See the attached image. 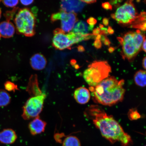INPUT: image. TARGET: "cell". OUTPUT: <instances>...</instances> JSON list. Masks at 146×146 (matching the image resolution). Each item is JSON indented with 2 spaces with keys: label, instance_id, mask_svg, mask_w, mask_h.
Segmentation results:
<instances>
[{
  "label": "cell",
  "instance_id": "obj_7",
  "mask_svg": "<svg viewBox=\"0 0 146 146\" xmlns=\"http://www.w3.org/2000/svg\"><path fill=\"white\" fill-rule=\"evenodd\" d=\"M46 98L44 93L40 95L33 96L27 100L23 107L22 117L24 119L29 120L39 116L43 107Z\"/></svg>",
  "mask_w": 146,
  "mask_h": 146
},
{
  "label": "cell",
  "instance_id": "obj_18",
  "mask_svg": "<svg viewBox=\"0 0 146 146\" xmlns=\"http://www.w3.org/2000/svg\"><path fill=\"white\" fill-rule=\"evenodd\" d=\"M89 27L87 24L82 21L77 22L73 29V32L85 35L88 34L90 31Z\"/></svg>",
  "mask_w": 146,
  "mask_h": 146
},
{
  "label": "cell",
  "instance_id": "obj_12",
  "mask_svg": "<svg viewBox=\"0 0 146 146\" xmlns=\"http://www.w3.org/2000/svg\"><path fill=\"white\" fill-rule=\"evenodd\" d=\"M74 96L78 103L82 105L88 103L90 100V91L86 88L80 87L75 90Z\"/></svg>",
  "mask_w": 146,
  "mask_h": 146
},
{
  "label": "cell",
  "instance_id": "obj_20",
  "mask_svg": "<svg viewBox=\"0 0 146 146\" xmlns=\"http://www.w3.org/2000/svg\"><path fill=\"white\" fill-rule=\"evenodd\" d=\"M11 97L6 90L0 89V107L6 106L10 103Z\"/></svg>",
  "mask_w": 146,
  "mask_h": 146
},
{
  "label": "cell",
  "instance_id": "obj_19",
  "mask_svg": "<svg viewBox=\"0 0 146 146\" xmlns=\"http://www.w3.org/2000/svg\"><path fill=\"white\" fill-rule=\"evenodd\" d=\"M135 83L138 86L144 87L146 86V75L145 71L140 70L137 72L134 76Z\"/></svg>",
  "mask_w": 146,
  "mask_h": 146
},
{
  "label": "cell",
  "instance_id": "obj_5",
  "mask_svg": "<svg viewBox=\"0 0 146 146\" xmlns=\"http://www.w3.org/2000/svg\"><path fill=\"white\" fill-rule=\"evenodd\" d=\"M14 22L18 34L28 37L35 35L36 18L30 9H19L15 18Z\"/></svg>",
  "mask_w": 146,
  "mask_h": 146
},
{
  "label": "cell",
  "instance_id": "obj_36",
  "mask_svg": "<svg viewBox=\"0 0 146 146\" xmlns=\"http://www.w3.org/2000/svg\"><path fill=\"white\" fill-rule=\"evenodd\" d=\"M122 1H110V4H111L113 5L117 4L119 3H120Z\"/></svg>",
  "mask_w": 146,
  "mask_h": 146
},
{
  "label": "cell",
  "instance_id": "obj_2",
  "mask_svg": "<svg viewBox=\"0 0 146 146\" xmlns=\"http://www.w3.org/2000/svg\"><path fill=\"white\" fill-rule=\"evenodd\" d=\"M123 79L118 80L114 76L106 78L95 87H89L95 103L111 106L123 100L125 93Z\"/></svg>",
  "mask_w": 146,
  "mask_h": 146
},
{
  "label": "cell",
  "instance_id": "obj_42",
  "mask_svg": "<svg viewBox=\"0 0 146 146\" xmlns=\"http://www.w3.org/2000/svg\"><path fill=\"white\" fill-rule=\"evenodd\" d=\"M1 35H0V38H1Z\"/></svg>",
  "mask_w": 146,
  "mask_h": 146
},
{
  "label": "cell",
  "instance_id": "obj_24",
  "mask_svg": "<svg viewBox=\"0 0 146 146\" xmlns=\"http://www.w3.org/2000/svg\"><path fill=\"white\" fill-rule=\"evenodd\" d=\"M3 2L5 6L9 7H14L17 5L18 1H3Z\"/></svg>",
  "mask_w": 146,
  "mask_h": 146
},
{
  "label": "cell",
  "instance_id": "obj_29",
  "mask_svg": "<svg viewBox=\"0 0 146 146\" xmlns=\"http://www.w3.org/2000/svg\"><path fill=\"white\" fill-rule=\"evenodd\" d=\"M100 29L99 27H97V28L95 29L94 30H93L92 34L94 36H97L100 34Z\"/></svg>",
  "mask_w": 146,
  "mask_h": 146
},
{
  "label": "cell",
  "instance_id": "obj_23",
  "mask_svg": "<svg viewBox=\"0 0 146 146\" xmlns=\"http://www.w3.org/2000/svg\"><path fill=\"white\" fill-rule=\"evenodd\" d=\"M5 90L9 91L15 92L16 90H19L17 86L10 81H7L4 84Z\"/></svg>",
  "mask_w": 146,
  "mask_h": 146
},
{
  "label": "cell",
  "instance_id": "obj_15",
  "mask_svg": "<svg viewBox=\"0 0 146 146\" xmlns=\"http://www.w3.org/2000/svg\"><path fill=\"white\" fill-rule=\"evenodd\" d=\"M17 135L13 129H6L0 132V142L5 144L14 143L17 139Z\"/></svg>",
  "mask_w": 146,
  "mask_h": 146
},
{
  "label": "cell",
  "instance_id": "obj_30",
  "mask_svg": "<svg viewBox=\"0 0 146 146\" xmlns=\"http://www.w3.org/2000/svg\"><path fill=\"white\" fill-rule=\"evenodd\" d=\"M33 1H21V2L23 5H28L31 4Z\"/></svg>",
  "mask_w": 146,
  "mask_h": 146
},
{
  "label": "cell",
  "instance_id": "obj_43",
  "mask_svg": "<svg viewBox=\"0 0 146 146\" xmlns=\"http://www.w3.org/2000/svg\"></svg>",
  "mask_w": 146,
  "mask_h": 146
},
{
  "label": "cell",
  "instance_id": "obj_14",
  "mask_svg": "<svg viewBox=\"0 0 146 146\" xmlns=\"http://www.w3.org/2000/svg\"><path fill=\"white\" fill-rule=\"evenodd\" d=\"M30 63L31 66L34 70H41L45 68L47 61L43 55L38 53L34 54L31 58Z\"/></svg>",
  "mask_w": 146,
  "mask_h": 146
},
{
  "label": "cell",
  "instance_id": "obj_28",
  "mask_svg": "<svg viewBox=\"0 0 146 146\" xmlns=\"http://www.w3.org/2000/svg\"><path fill=\"white\" fill-rule=\"evenodd\" d=\"M95 47L97 49H100L102 46V44L100 40L96 39L94 43Z\"/></svg>",
  "mask_w": 146,
  "mask_h": 146
},
{
  "label": "cell",
  "instance_id": "obj_6",
  "mask_svg": "<svg viewBox=\"0 0 146 146\" xmlns=\"http://www.w3.org/2000/svg\"><path fill=\"white\" fill-rule=\"evenodd\" d=\"M111 17L119 24L131 25L138 18L139 14L132 1H127L119 7Z\"/></svg>",
  "mask_w": 146,
  "mask_h": 146
},
{
  "label": "cell",
  "instance_id": "obj_11",
  "mask_svg": "<svg viewBox=\"0 0 146 146\" xmlns=\"http://www.w3.org/2000/svg\"><path fill=\"white\" fill-rule=\"evenodd\" d=\"M46 125V122L38 116L29 123L28 127L31 134L36 135L44 132Z\"/></svg>",
  "mask_w": 146,
  "mask_h": 146
},
{
  "label": "cell",
  "instance_id": "obj_31",
  "mask_svg": "<svg viewBox=\"0 0 146 146\" xmlns=\"http://www.w3.org/2000/svg\"><path fill=\"white\" fill-rule=\"evenodd\" d=\"M103 42L104 43V44L107 46H110V45L111 42L110 41H109V39L108 38L107 36L105 38L104 40L103 41Z\"/></svg>",
  "mask_w": 146,
  "mask_h": 146
},
{
  "label": "cell",
  "instance_id": "obj_39",
  "mask_svg": "<svg viewBox=\"0 0 146 146\" xmlns=\"http://www.w3.org/2000/svg\"><path fill=\"white\" fill-rule=\"evenodd\" d=\"M115 50V49L114 47H110L108 49L109 52L110 53H112Z\"/></svg>",
  "mask_w": 146,
  "mask_h": 146
},
{
  "label": "cell",
  "instance_id": "obj_9",
  "mask_svg": "<svg viewBox=\"0 0 146 146\" xmlns=\"http://www.w3.org/2000/svg\"><path fill=\"white\" fill-rule=\"evenodd\" d=\"M54 36L52 41L53 46L57 50H63L70 49L74 44L69 37L61 29L57 28L53 32Z\"/></svg>",
  "mask_w": 146,
  "mask_h": 146
},
{
  "label": "cell",
  "instance_id": "obj_10",
  "mask_svg": "<svg viewBox=\"0 0 146 146\" xmlns=\"http://www.w3.org/2000/svg\"><path fill=\"white\" fill-rule=\"evenodd\" d=\"M85 4L81 1H62L60 3V10L67 13L78 12L83 10Z\"/></svg>",
  "mask_w": 146,
  "mask_h": 146
},
{
  "label": "cell",
  "instance_id": "obj_21",
  "mask_svg": "<svg viewBox=\"0 0 146 146\" xmlns=\"http://www.w3.org/2000/svg\"><path fill=\"white\" fill-rule=\"evenodd\" d=\"M63 146H81L80 140L75 136H68L64 140Z\"/></svg>",
  "mask_w": 146,
  "mask_h": 146
},
{
  "label": "cell",
  "instance_id": "obj_17",
  "mask_svg": "<svg viewBox=\"0 0 146 146\" xmlns=\"http://www.w3.org/2000/svg\"><path fill=\"white\" fill-rule=\"evenodd\" d=\"M146 25V13L143 12L139 14L138 18L129 27L145 31Z\"/></svg>",
  "mask_w": 146,
  "mask_h": 146
},
{
  "label": "cell",
  "instance_id": "obj_33",
  "mask_svg": "<svg viewBox=\"0 0 146 146\" xmlns=\"http://www.w3.org/2000/svg\"><path fill=\"white\" fill-rule=\"evenodd\" d=\"M107 32L109 34H112L114 33V31L113 30L112 27L109 26L108 29L107 30Z\"/></svg>",
  "mask_w": 146,
  "mask_h": 146
},
{
  "label": "cell",
  "instance_id": "obj_8",
  "mask_svg": "<svg viewBox=\"0 0 146 146\" xmlns=\"http://www.w3.org/2000/svg\"><path fill=\"white\" fill-rule=\"evenodd\" d=\"M60 20L61 29L64 32H70L78 21L77 14L74 13H67L60 10L59 12L52 14L51 21L52 22Z\"/></svg>",
  "mask_w": 146,
  "mask_h": 146
},
{
  "label": "cell",
  "instance_id": "obj_1",
  "mask_svg": "<svg viewBox=\"0 0 146 146\" xmlns=\"http://www.w3.org/2000/svg\"><path fill=\"white\" fill-rule=\"evenodd\" d=\"M84 114L86 117L92 120L103 137L111 143L119 142L122 146H131L132 145V140L130 135L124 131L113 116L108 114L100 106H89L86 109Z\"/></svg>",
  "mask_w": 146,
  "mask_h": 146
},
{
  "label": "cell",
  "instance_id": "obj_27",
  "mask_svg": "<svg viewBox=\"0 0 146 146\" xmlns=\"http://www.w3.org/2000/svg\"><path fill=\"white\" fill-rule=\"evenodd\" d=\"M87 22L90 25H94L96 23L97 21L94 18L91 17L87 20Z\"/></svg>",
  "mask_w": 146,
  "mask_h": 146
},
{
  "label": "cell",
  "instance_id": "obj_41",
  "mask_svg": "<svg viewBox=\"0 0 146 146\" xmlns=\"http://www.w3.org/2000/svg\"><path fill=\"white\" fill-rule=\"evenodd\" d=\"M1 9H0V18H1Z\"/></svg>",
  "mask_w": 146,
  "mask_h": 146
},
{
  "label": "cell",
  "instance_id": "obj_40",
  "mask_svg": "<svg viewBox=\"0 0 146 146\" xmlns=\"http://www.w3.org/2000/svg\"><path fill=\"white\" fill-rule=\"evenodd\" d=\"M103 27H104V26H103V25H101V24H100V25L99 28L100 29H102L103 28Z\"/></svg>",
  "mask_w": 146,
  "mask_h": 146
},
{
  "label": "cell",
  "instance_id": "obj_22",
  "mask_svg": "<svg viewBox=\"0 0 146 146\" xmlns=\"http://www.w3.org/2000/svg\"><path fill=\"white\" fill-rule=\"evenodd\" d=\"M127 115L129 119L131 120H136L141 117V115L136 109L129 110L128 113Z\"/></svg>",
  "mask_w": 146,
  "mask_h": 146
},
{
  "label": "cell",
  "instance_id": "obj_37",
  "mask_svg": "<svg viewBox=\"0 0 146 146\" xmlns=\"http://www.w3.org/2000/svg\"><path fill=\"white\" fill-rule=\"evenodd\" d=\"M82 2L84 3H96V1H94V0H89V1H81Z\"/></svg>",
  "mask_w": 146,
  "mask_h": 146
},
{
  "label": "cell",
  "instance_id": "obj_32",
  "mask_svg": "<svg viewBox=\"0 0 146 146\" xmlns=\"http://www.w3.org/2000/svg\"><path fill=\"white\" fill-rule=\"evenodd\" d=\"M103 21V24L105 25V26H107V25H108L109 21L108 18H104Z\"/></svg>",
  "mask_w": 146,
  "mask_h": 146
},
{
  "label": "cell",
  "instance_id": "obj_35",
  "mask_svg": "<svg viewBox=\"0 0 146 146\" xmlns=\"http://www.w3.org/2000/svg\"><path fill=\"white\" fill-rule=\"evenodd\" d=\"M78 52H83L85 51V48L82 46L80 45L78 47Z\"/></svg>",
  "mask_w": 146,
  "mask_h": 146
},
{
  "label": "cell",
  "instance_id": "obj_16",
  "mask_svg": "<svg viewBox=\"0 0 146 146\" xmlns=\"http://www.w3.org/2000/svg\"><path fill=\"white\" fill-rule=\"evenodd\" d=\"M15 28L13 24L7 21L0 23V35L4 38H10L13 36Z\"/></svg>",
  "mask_w": 146,
  "mask_h": 146
},
{
  "label": "cell",
  "instance_id": "obj_38",
  "mask_svg": "<svg viewBox=\"0 0 146 146\" xmlns=\"http://www.w3.org/2000/svg\"><path fill=\"white\" fill-rule=\"evenodd\" d=\"M146 56L145 58H144V59L143 60V63H142V65H143V68L145 69H146Z\"/></svg>",
  "mask_w": 146,
  "mask_h": 146
},
{
  "label": "cell",
  "instance_id": "obj_34",
  "mask_svg": "<svg viewBox=\"0 0 146 146\" xmlns=\"http://www.w3.org/2000/svg\"><path fill=\"white\" fill-rule=\"evenodd\" d=\"M142 48L145 52H146V38L144 39L143 43L142 44Z\"/></svg>",
  "mask_w": 146,
  "mask_h": 146
},
{
  "label": "cell",
  "instance_id": "obj_26",
  "mask_svg": "<svg viewBox=\"0 0 146 146\" xmlns=\"http://www.w3.org/2000/svg\"><path fill=\"white\" fill-rule=\"evenodd\" d=\"M102 6L103 8L106 10H112V6L110 3L108 2H106L102 3Z\"/></svg>",
  "mask_w": 146,
  "mask_h": 146
},
{
  "label": "cell",
  "instance_id": "obj_25",
  "mask_svg": "<svg viewBox=\"0 0 146 146\" xmlns=\"http://www.w3.org/2000/svg\"><path fill=\"white\" fill-rule=\"evenodd\" d=\"M17 10L18 8H15L11 11L7 12L5 16H6L7 21H10L11 19H13L15 14L16 13Z\"/></svg>",
  "mask_w": 146,
  "mask_h": 146
},
{
  "label": "cell",
  "instance_id": "obj_4",
  "mask_svg": "<svg viewBox=\"0 0 146 146\" xmlns=\"http://www.w3.org/2000/svg\"><path fill=\"white\" fill-rule=\"evenodd\" d=\"M111 67L106 61H95L84 72L83 77L90 87H95L108 78Z\"/></svg>",
  "mask_w": 146,
  "mask_h": 146
},
{
  "label": "cell",
  "instance_id": "obj_13",
  "mask_svg": "<svg viewBox=\"0 0 146 146\" xmlns=\"http://www.w3.org/2000/svg\"><path fill=\"white\" fill-rule=\"evenodd\" d=\"M27 91L32 97L40 95L42 94L39 87L38 76L36 74L31 76L27 86Z\"/></svg>",
  "mask_w": 146,
  "mask_h": 146
},
{
  "label": "cell",
  "instance_id": "obj_3",
  "mask_svg": "<svg viewBox=\"0 0 146 146\" xmlns=\"http://www.w3.org/2000/svg\"><path fill=\"white\" fill-rule=\"evenodd\" d=\"M145 38L139 30L136 32L129 31L122 37L117 38L123 49V56L129 61L134 59L141 50L144 39Z\"/></svg>",
  "mask_w": 146,
  "mask_h": 146
}]
</instances>
